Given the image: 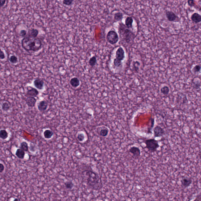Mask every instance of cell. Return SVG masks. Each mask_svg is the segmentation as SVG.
<instances>
[{
  "label": "cell",
  "mask_w": 201,
  "mask_h": 201,
  "mask_svg": "<svg viewBox=\"0 0 201 201\" xmlns=\"http://www.w3.org/2000/svg\"><path fill=\"white\" fill-rule=\"evenodd\" d=\"M21 45L27 52L32 53L40 50L42 47V43L39 38H33L27 35L22 39Z\"/></svg>",
  "instance_id": "1"
},
{
  "label": "cell",
  "mask_w": 201,
  "mask_h": 201,
  "mask_svg": "<svg viewBox=\"0 0 201 201\" xmlns=\"http://www.w3.org/2000/svg\"><path fill=\"white\" fill-rule=\"evenodd\" d=\"M86 177L87 184L94 189H98L102 185L101 179L99 175L92 170H86L83 172Z\"/></svg>",
  "instance_id": "2"
},
{
  "label": "cell",
  "mask_w": 201,
  "mask_h": 201,
  "mask_svg": "<svg viewBox=\"0 0 201 201\" xmlns=\"http://www.w3.org/2000/svg\"><path fill=\"white\" fill-rule=\"evenodd\" d=\"M118 31L120 36L122 37L123 40L127 43L133 41L135 38L134 33L131 31L130 29L126 27V26L122 23H119Z\"/></svg>",
  "instance_id": "3"
},
{
  "label": "cell",
  "mask_w": 201,
  "mask_h": 201,
  "mask_svg": "<svg viewBox=\"0 0 201 201\" xmlns=\"http://www.w3.org/2000/svg\"><path fill=\"white\" fill-rule=\"evenodd\" d=\"M145 144V148H147L151 153L156 152L157 149L160 147L158 141L154 138L146 139L144 141Z\"/></svg>",
  "instance_id": "4"
},
{
  "label": "cell",
  "mask_w": 201,
  "mask_h": 201,
  "mask_svg": "<svg viewBox=\"0 0 201 201\" xmlns=\"http://www.w3.org/2000/svg\"><path fill=\"white\" fill-rule=\"evenodd\" d=\"M107 41L112 45H115L119 40V37L114 30H110L108 32L106 37Z\"/></svg>",
  "instance_id": "5"
},
{
  "label": "cell",
  "mask_w": 201,
  "mask_h": 201,
  "mask_svg": "<svg viewBox=\"0 0 201 201\" xmlns=\"http://www.w3.org/2000/svg\"><path fill=\"white\" fill-rule=\"evenodd\" d=\"M166 16L167 20L170 22H179L180 21L179 17L172 11H167L166 12Z\"/></svg>",
  "instance_id": "6"
},
{
  "label": "cell",
  "mask_w": 201,
  "mask_h": 201,
  "mask_svg": "<svg viewBox=\"0 0 201 201\" xmlns=\"http://www.w3.org/2000/svg\"><path fill=\"white\" fill-rule=\"evenodd\" d=\"M154 136L155 137H161L164 136L165 132L163 128L160 126L156 125L153 129Z\"/></svg>",
  "instance_id": "7"
},
{
  "label": "cell",
  "mask_w": 201,
  "mask_h": 201,
  "mask_svg": "<svg viewBox=\"0 0 201 201\" xmlns=\"http://www.w3.org/2000/svg\"><path fill=\"white\" fill-rule=\"evenodd\" d=\"M39 94V92L36 88L29 86L27 88V91L26 93L25 96L28 97H36Z\"/></svg>",
  "instance_id": "8"
},
{
  "label": "cell",
  "mask_w": 201,
  "mask_h": 201,
  "mask_svg": "<svg viewBox=\"0 0 201 201\" xmlns=\"http://www.w3.org/2000/svg\"><path fill=\"white\" fill-rule=\"evenodd\" d=\"M128 152L133 155V156L136 159L138 158L141 156V152L140 148L136 146H132L129 149Z\"/></svg>",
  "instance_id": "9"
},
{
  "label": "cell",
  "mask_w": 201,
  "mask_h": 201,
  "mask_svg": "<svg viewBox=\"0 0 201 201\" xmlns=\"http://www.w3.org/2000/svg\"><path fill=\"white\" fill-rule=\"evenodd\" d=\"M125 52L123 48L120 47L117 49L116 52V59L117 60L122 61L125 59Z\"/></svg>",
  "instance_id": "10"
},
{
  "label": "cell",
  "mask_w": 201,
  "mask_h": 201,
  "mask_svg": "<svg viewBox=\"0 0 201 201\" xmlns=\"http://www.w3.org/2000/svg\"><path fill=\"white\" fill-rule=\"evenodd\" d=\"M192 179L190 177H183L181 180V186L184 188H186L190 186L191 184L192 183Z\"/></svg>",
  "instance_id": "11"
},
{
  "label": "cell",
  "mask_w": 201,
  "mask_h": 201,
  "mask_svg": "<svg viewBox=\"0 0 201 201\" xmlns=\"http://www.w3.org/2000/svg\"><path fill=\"white\" fill-rule=\"evenodd\" d=\"M48 107V102L46 100H42L37 105L38 109L40 112H43L47 110Z\"/></svg>",
  "instance_id": "12"
},
{
  "label": "cell",
  "mask_w": 201,
  "mask_h": 201,
  "mask_svg": "<svg viewBox=\"0 0 201 201\" xmlns=\"http://www.w3.org/2000/svg\"><path fill=\"white\" fill-rule=\"evenodd\" d=\"M34 87L39 90H42L44 88V82L42 79H36L34 80Z\"/></svg>",
  "instance_id": "13"
},
{
  "label": "cell",
  "mask_w": 201,
  "mask_h": 201,
  "mask_svg": "<svg viewBox=\"0 0 201 201\" xmlns=\"http://www.w3.org/2000/svg\"><path fill=\"white\" fill-rule=\"evenodd\" d=\"M25 102L28 107H34L36 106L37 99L34 97H28L26 99Z\"/></svg>",
  "instance_id": "14"
},
{
  "label": "cell",
  "mask_w": 201,
  "mask_h": 201,
  "mask_svg": "<svg viewBox=\"0 0 201 201\" xmlns=\"http://www.w3.org/2000/svg\"><path fill=\"white\" fill-rule=\"evenodd\" d=\"M190 18L192 21L196 24L198 23L201 21V15L197 13H194L192 14Z\"/></svg>",
  "instance_id": "15"
},
{
  "label": "cell",
  "mask_w": 201,
  "mask_h": 201,
  "mask_svg": "<svg viewBox=\"0 0 201 201\" xmlns=\"http://www.w3.org/2000/svg\"><path fill=\"white\" fill-rule=\"evenodd\" d=\"M70 85L73 87L77 88L80 85V82L79 79L77 77H73L70 79Z\"/></svg>",
  "instance_id": "16"
},
{
  "label": "cell",
  "mask_w": 201,
  "mask_h": 201,
  "mask_svg": "<svg viewBox=\"0 0 201 201\" xmlns=\"http://www.w3.org/2000/svg\"><path fill=\"white\" fill-rule=\"evenodd\" d=\"M133 23V19L131 17H128L126 19L125 21V25L129 29L132 28V24Z\"/></svg>",
  "instance_id": "17"
},
{
  "label": "cell",
  "mask_w": 201,
  "mask_h": 201,
  "mask_svg": "<svg viewBox=\"0 0 201 201\" xmlns=\"http://www.w3.org/2000/svg\"><path fill=\"white\" fill-rule=\"evenodd\" d=\"M39 34V31L36 29H31L28 31L27 35L33 38L37 37Z\"/></svg>",
  "instance_id": "18"
},
{
  "label": "cell",
  "mask_w": 201,
  "mask_h": 201,
  "mask_svg": "<svg viewBox=\"0 0 201 201\" xmlns=\"http://www.w3.org/2000/svg\"><path fill=\"white\" fill-rule=\"evenodd\" d=\"M54 135V133L52 130L49 129H47L44 131L43 132V136L46 139H50Z\"/></svg>",
  "instance_id": "19"
},
{
  "label": "cell",
  "mask_w": 201,
  "mask_h": 201,
  "mask_svg": "<svg viewBox=\"0 0 201 201\" xmlns=\"http://www.w3.org/2000/svg\"><path fill=\"white\" fill-rule=\"evenodd\" d=\"M25 152L21 148L17 149L16 152V155L20 159H23L25 158Z\"/></svg>",
  "instance_id": "20"
},
{
  "label": "cell",
  "mask_w": 201,
  "mask_h": 201,
  "mask_svg": "<svg viewBox=\"0 0 201 201\" xmlns=\"http://www.w3.org/2000/svg\"><path fill=\"white\" fill-rule=\"evenodd\" d=\"M123 15L121 12H117L114 15V22L115 23L121 21L123 18Z\"/></svg>",
  "instance_id": "21"
},
{
  "label": "cell",
  "mask_w": 201,
  "mask_h": 201,
  "mask_svg": "<svg viewBox=\"0 0 201 201\" xmlns=\"http://www.w3.org/2000/svg\"><path fill=\"white\" fill-rule=\"evenodd\" d=\"M11 106L10 103L8 101H5L3 103L2 105V109L5 112L9 111L11 108Z\"/></svg>",
  "instance_id": "22"
},
{
  "label": "cell",
  "mask_w": 201,
  "mask_h": 201,
  "mask_svg": "<svg viewBox=\"0 0 201 201\" xmlns=\"http://www.w3.org/2000/svg\"><path fill=\"white\" fill-rule=\"evenodd\" d=\"M8 137V132L5 129H2L0 130V138L5 140L7 139Z\"/></svg>",
  "instance_id": "23"
},
{
  "label": "cell",
  "mask_w": 201,
  "mask_h": 201,
  "mask_svg": "<svg viewBox=\"0 0 201 201\" xmlns=\"http://www.w3.org/2000/svg\"><path fill=\"white\" fill-rule=\"evenodd\" d=\"M9 61L12 64H16L18 62V59L16 56L12 55L9 59Z\"/></svg>",
  "instance_id": "24"
},
{
  "label": "cell",
  "mask_w": 201,
  "mask_h": 201,
  "mask_svg": "<svg viewBox=\"0 0 201 201\" xmlns=\"http://www.w3.org/2000/svg\"><path fill=\"white\" fill-rule=\"evenodd\" d=\"M150 127H148L147 133L148 134H151L152 133V130L154 128V125L155 119L154 118H151L150 119Z\"/></svg>",
  "instance_id": "25"
},
{
  "label": "cell",
  "mask_w": 201,
  "mask_h": 201,
  "mask_svg": "<svg viewBox=\"0 0 201 201\" xmlns=\"http://www.w3.org/2000/svg\"><path fill=\"white\" fill-rule=\"evenodd\" d=\"M20 148L25 152H28V145L26 141L22 142L20 145Z\"/></svg>",
  "instance_id": "26"
},
{
  "label": "cell",
  "mask_w": 201,
  "mask_h": 201,
  "mask_svg": "<svg viewBox=\"0 0 201 201\" xmlns=\"http://www.w3.org/2000/svg\"><path fill=\"white\" fill-rule=\"evenodd\" d=\"M161 92L164 95H167L170 92V89L169 87L166 86H165L161 88L160 90Z\"/></svg>",
  "instance_id": "27"
},
{
  "label": "cell",
  "mask_w": 201,
  "mask_h": 201,
  "mask_svg": "<svg viewBox=\"0 0 201 201\" xmlns=\"http://www.w3.org/2000/svg\"><path fill=\"white\" fill-rule=\"evenodd\" d=\"M96 57L95 56H93L90 58V59L89 60L88 63L91 67H93L96 65Z\"/></svg>",
  "instance_id": "28"
},
{
  "label": "cell",
  "mask_w": 201,
  "mask_h": 201,
  "mask_svg": "<svg viewBox=\"0 0 201 201\" xmlns=\"http://www.w3.org/2000/svg\"><path fill=\"white\" fill-rule=\"evenodd\" d=\"M65 186L68 189H72L74 186V184L72 181H68L65 183Z\"/></svg>",
  "instance_id": "29"
},
{
  "label": "cell",
  "mask_w": 201,
  "mask_h": 201,
  "mask_svg": "<svg viewBox=\"0 0 201 201\" xmlns=\"http://www.w3.org/2000/svg\"><path fill=\"white\" fill-rule=\"evenodd\" d=\"M109 131L107 128H103L101 129L100 132V135L101 136H107L108 135Z\"/></svg>",
  "instance_id": "30"
},
{
  "label": "cell",
  "mask_w": 201,
  "mask_h": 201,
  "mask_svg": "<svg viewBox=\"0 0 201 201\" xmlns=\"http://www.w3.org/2000/svg\"><path fill=\"white\" fill-rule=\"evenodd\" d=\"M114 66L116 67L119 68L121 67L122 65V61L117 60L116 58L114 59L113 61Z\"/></svg>",
  "instance_id": "31"
},
{
  "label": "cell",
  "mask_w": 201,
  "mask_h": 201,
  "mask_svg": "<svg viewBox=\"0 0 201 201\" xmlns=\"http://www.w3.org/2000/svg\"><path fill=\"white\" fill-rule=\"evenodd\" d=\"M201 70V67L199 65H196L193 67L192 71L194 74H196L200 72Z\"/></svg>",
  "instance_id": "32"
},
{
  "label": "cell",
  "mask_w": 201,
  "mask_h": 201,
  "mask_svg": "<svg viewBox=\"0 0 201 201\" xmlns=\"http://www.w3.org/2000/svg\"><path fill=\"white\" fill-rule=\"evenodd\" d=\"M77 139L80 142H82L85 139V136L84 134L82 133H80L77 136Z\"/></svg>",
  "instance_id": "33"
},
{
  "label": "cell",
  "mask_w": 201,
  "mask_h": 201,
  "mask_svg": "<svg viewBox=\"0 0 201 201\" xmlns=\"http://www.w3.org/2000/svg\"><path fill=\"white\" fill-rule=\"evenodd\" d=\"M74 0H63V4L66 6H69L72 5Z\"/></svg>",
  "instance_id": "34"
},
{
  "label": "cell",
  "mask_w": 201,
  "mask_h": 201,
  "mask_svg": "<svg viewBox=\"0 0 201 201\" xmlns=\"http://www.w3.org/2000/svg\"><path fill=\"white\" fill-rule=\"evenodd\" d=\"M187 3L189 7H192L196 6V1L194 0H188Z\"/></svg>",
  "instance_id": "35"
},
{
  "label": "cell",
  "mask_w": 201,
  "mask_h": 201,
  "mask_svg": "<svg viewBox=\"0 0 201 201\" xmlns=\"http://www.w3.org/2000/svg\"><path fill=\"white\" fill-rule=\"evenodd\" d=\"M5 58L6 56L5 52L1 50V48H0V59L3 60L5 59Z\"/></svg>",
  "instance_id": "36"
},
{
  "label": "cell",
  "mask_w": 201,
  "mask_h": 201,
  "mask_svg": "<svg viewBox=\"0 0 201 201\" xmlns=\"http://www.w3.org/2000/svg\"><path fill=\"white\" fill-rule=\"evenodd\" d=\"M27 31L26 30H23L20 32V35L22 37H24L27 36Z\"/></svg>",
  "instance_id": "37"
},
{
  "label": "cell",
  "mask_w": 201,
  "mask_h": 201,
  "mask_svg": "<svg viewBox=\"0 0 201 201\" xmlns=\"http://www.w3.org/2000/svg\"><path fill=\"white\" fill-rule=\"evenodd\" d=\"M5 169V166L3 164L0 163V173H2L4 171Z\"/></svg>",
  "instance_id": "38"
},
{
  "label": "cell",
  "mask_w": 201,
  "mask_h": 201,
  "mask_svg": "<svg viewBox=\"0 0 201 201\" xmlns=\"http://www.w3.org/2000/svg\"><path fill=\"white\" fill-rule=\"evenodd\" d=\"M6 0H0V7H2L5 5Z\"/></svg>",
  "instance_id": "39"
}]
</instances>
